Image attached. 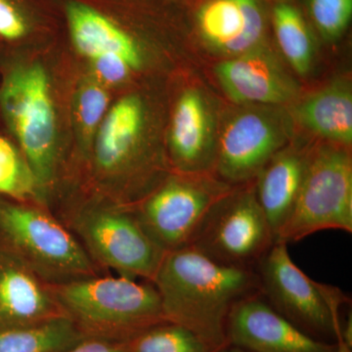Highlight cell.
Instances as JSON below:
<instances>
[{
  "label": "cell",
  "mask_w": 352,
  "mask_h": 352,
  "mask_svg": "<svg viewBox=\"0 0 352 352\" xmlns=\"http://www.w3.org/2000/svg\"><path fill=\"white\" fill-rule=\"evenodd\" d=\"M127 352H208L187 329L173 323L160 324L126 342Z\"/></svg>",
  "instance_id": "obj_21"
},
{
  "label": "cell",
  "mask_w": 352,
  "mask_h": 352,
  "mask_svg": "<svg viewBox=\"0 0 352 352\" xmlns=\"http://www.w3.org/2000/svg\"><path fill=\"white\" fill-rule=\"evenodd\" d=\"M152 284L166 322L193 333L208 352L229 346L227 322L234 305L261 293L256 270L215 263L192 245L166 252Z\"/></svg>",
  "instance_id": "obj_1"
},
{
  "label": "cell",
  "mask_w": 352,
  "mask_h": 352,
  "mask_svg": "<svg viewBox=\"0 0 352 352\" xmlns=\"http://www.w3.org/2000/svg\"><path fill=\"white\" fill-rule=\"evenodd\" d=\"M0 194L18 200L39 195L36 178L23 154L0 136Z\"/></svg>",
  "instance_id": "obj_22"
},
{
  "label": "cell",
  "mask_w": 352,
  "mask_h": 352,
  "mask_svg": "<svg viewBox=\"0 0 352 352\" xmlns=\"http://www.w3.org/2000/svg\"><path fill=\"white\" fill-rule=\"evenodd\" d=\"M338 346H339V349L337 352H351V347L346 346L344 342H338Z\"/></svg>",
  "instance_id": "obj_29"
},
{
  "label": "cell",
  "mask_w": 352,
  "mask_h": 352,
  "mask_svg": "<svg viewBox=\"0 0 352 352\" xmlns=\"http://www.w3.org/2000/svg\"><path fill=\"white\" fill-rule=\"evenodd\" d=\"M97 76L104 82L119 85L127 80L139 67L118 54H104L90 60Z\"/></svg>",
  "instance_id": "obj_26"
},
{
  "label": "cell",
  "mask_w": 352,
  "mask_h": 352,
  "mask_svg": "<svg viewBox=\"0 0 352 352\" xmlns=\"http://www.w3.org/2000/svg\"><path fill=\"white\" fill-rule=\"evenodd\" d=\"M43 280L21 259L0 263V331L67 316Z\"/></svg>",
  "instance_id": "obj_14"
},
{
  "label": "cell",
  "mask_w": 352,
  "mask_h": 352,
  "mask_svg": "<svg viewBox=\"0 0 352 352\" xmlns=\"http://www.w3.org/2000/svg\"><path fill=\"white\" fill-rule=\"evenodd\" d=\"M289 138L291 126L283 113L270 109L241 111L220 134L214 170L222 182L232 186L254 182Z\"/></svg>",
  "instance_id": "obj_10"
},
{
  "label": "cell",
  "mask_w": 352,
  "mask_h": 352,
  "mask_svg": "<svg viewBox=\"0 0 352 352\" xmlns=\"http://www.w3.org/2000/svg\"><path fill=\"white\" fill-rule=\"evenodd\" d=\"M0 230L36 274L60 284L95 276V264L80 241L41 208L0 205Z\"/></svg>",
  "instance_id": "obj_6"
},
{
  "label": "cell",
  "mask_w": 352,
  "mask_h": 352,
  "mask_svg": "<svg viewBox=\"0 0 352 352\" xmlns=\"http://www.w3.org/2000/svg\"><path fill=\"white\" fill-rule=\"evenodd\" d=\"M273 32L282 54L295 72L307 75L311 69L314 41L302 12L293 4L279 2L271 11Z\"/></svg>",
  "instance_id": "obj_20"
},
{
  "label": "cell",
  "mask_w": 352,
  "mask_h": 352,
  "mask_svg": "<svg viewBox=\"0 0 352 352\" xmlns=\"http://www.w3.org/2000/svg\"><path fill=\"white\" fill-rule=\"evenodd\" d=\"M196 27L210 50L228 58L265 44L268 17L263 0H206Z\"/></svg>",
  "instance_id": "obj_13"
},
{
  "label": "cell",
  "mask_w": 352,
  "mask_h": 352,
  "mask_svg": "<svg viewBox=\"0 0 352 352\" xmlns=\"http://www.w3.org/2000/svg\"><path fill=\"white\" fill-rule=\"evenodd\" d=\"M144 117L138 96L124 97L108 111L95 138L94 164L101 175H127L138 168L135 162Z\"/></svg>",
  "instance_id": "obj_16"
},
{
  "label": "cell",
  "mask_w": 352,
  "mask_h": 352,
  "mask_svg": "<svg viewBox=\"0 0 352 352\" xmlns=\"http://www.w3.org/2000/svg\"><path fill=\"white\" fill-rule=\"evenodd\" d=\"M227 96L242 105L276 106L298 97V85L265 45L228 58L215 68Z\"/></svg>",
  "instance_id": "obj_12"
},
{
  "label": "cell",
  "mask_w": 352,
  "mask_h": 352,
  "mask_svg": "<svg viewBox=\"0 0 352 352\" xmlns=\"http://www.w3.org/2000/svg\"><path fill=\"white\" fill-rule=\"evenodd\" d=\"M52 289L65 314L87 338L127 342L166 323L154 285L132 278H80L54 285Z\"/></svg>",
  "instance_id": "obj_2"
},
{
  "label": "cell",
  "mask_w": 352,
  "mask_h": 352,
  "mask_svg": "<svg viewBox=\"0 0 352 352\" xmlns=\"http://www.w3.org/2000/svg\"><path fill=\"white\" fill-rule=\"evenodd\" d=\"M296 117L317 135L349 147L352 143L351 85L339 80L310 95L296 108Z\"/></svg>",
  "instance_id": "obj_18"
},
{
  "label": "cell",
  "mask_w": 352,
  "mask_h": 352,
  "mask_svg": "<svg viewBox=\"0 0 352 352\" xmlns=\"http://www.w3.org/2000/svg\"><path fill=\"white\" fill-rule=\"evenodd\" d=\"M71 222L90 258L122 276L153 281L166 252L146 232L133 208H83Z\"/></svg>",
  "instance_id": "obj_9"
},
{
  "label": "cell",
  "mask_w": 352,
  "mask_h": 352,
  "mask_svg": "<svg viewBox=\"0 0 352 352\" xmlns=\"http://www.w3.org/2000/svg\"><path fill=\"white\" fill-rule=\"evenodd\" d=\"M219 352H248L244 351V349H241L239 347H236L233 346H228L226 347V349H222V351H220Z\"/></svg>",
  "instance_id": "obj_28"
},
{
  "label": "cell",
  "mask_w": 352,
  "mask_h": 352,
  "mask_svg": "<svg viewBox=\"0 0 352 352\" xmlns=\"http://www.w3.org/2000/svg\"><path fill=\"white\" fill-rule=\"evenodd\" d=\"M329 229L352 233V159L337 144L307 153L302 184L276 242L288 245Z\"/></svg>",
  "instance_id": "obj_3"
},
{
  "label": "cell",
  "mask_w": 352,
  "mask_h": 352,
  "mask_svg": "<svg viewBox=\"0 0 352 352\" xmlns=\"http://www.w3.org/2000/svg\"><path fill=\"white\" fill-rule=\"evenodd\" d=\"M307 153L285 147L274 155L256 177V198L274 233L291 214L302 184Z\"/></svg>",
  "instance_id": "obj_17"
},
{
  "label": "cell",
  "mask_w": 352,
  "mask_h": 352,
  "mask_svg": "<svg viewBox=\"0 0 352 352\" xmlns=\"http://www.w3.org/2000/svg\"><path fill=\"white\" fill-rule=\"evenodd\" d=\"M171 159L182 173H207L217 162L212 118L205 97L186 90L178 99L170 133Z\"/></svg>",
  "instance_id": "obj_15"
},
{
  "label": "cell",
  "mask_w": 352,
  "mask_h": 352,
  "mask_svg": "<svg viewBox=\"0 0 352 352\" xmlns=\"http://www.w3.org/2000/svg\"><path fill=\"white\" fill-rule=\"evenodd\" d=\"M250 183L215 204L190 245L215 263L256 270L276 240Z\"/></svg>",
  "instance_id": "obj_8"
},
{
  "label": "cell",
  "mask_w": 352,
  "mask_h": 352,
  "mask_svg": "<svg viewBox=\"0 0 352 352\" xmlns=\"http://www.w3.org/2000/svg\"><path fill=\"white\" fill-rule=\"evenodd\" d=\"M0 109L41 192L52 182L57 162L56 115L45 69L38 64L12 69L0 88Z\"/></svg>",
  "instance_id": "obj_4"
},
{
  "label": "cell",
  "mask_w": 352,
  "mask_h": 352,
  "mask_svg": "<svg viewBox=\"0 0 352 352\" xmlns=\"http://www.w3.org/2000/svg\"><path fill=\"white\" fill-rule=\"evenodd\" d=\"M256 270L261 295L277 312L308 335L333 336L342 342L340 309L349 296L338 287L307 276L294 263L288 245L275 242Z\"/></svg>",
  "instance_id": "obj_5"
},
{
  "label": "cell",
  "mask_w": 352,
  "mask_h": 352,
  "mask_svg": "<svg viewBox=\"0 0 352 352\" xmlns=\"http://www.w3.org/2000/svg\"><path fill=\"white\" fill-rule=\"evenodd\" d=\"M87 339L68 316L0 331V352H56Z\"/></svg>",
  "instance_id": "obj_19"
},
{
  "label": "cell",
  "mask_w": 352,
  "mask_h": 352,
  "mask_svg": "<svg viewBox=\"0 0 352 352\" xmlns=\"http://www.w3.org/2000/svg\"><path fill=\"white\" fill-rule=\"evenodd\" d=\"M56 352H127L126 342L87 338L75 346Z\"/></svg>",
  "instance_id": "obj_27"
},
{
  "label": "cell",
  "mask_w": 352,
  "mask_h": 352,
  "mask_svg": "<svg viewBox=\"0 0 352 352\" xmlns=\"http://www.w3.org/2000/svg\"><path fill=\"white\" fill-rule=\"evenodd\" d=\"M310 18L324 38H340L351 24L352 0H308Z\"/></svg>",
  "instance_id": "obj_24"
},
{
  "label": "cell",
  "mask_w": 352,
  "mask_h": 352,
  "mask_svg": "<svg viewBox=\"0 0 352 352\" xmlns=\"http://www.w3.org/2000/svg\"><path fill=\"white\" fill-rule=\"evenodd\" d=\"M41 0H0V38L16 43L36 32Z\"/></svg>",
  "instance_id": "obj_23"
},
{
  "label": "cell",
  "mask_w": 352,
  "mask_h": 352,
  "mask_svg": "<svg viewBox=\"0 0 352 352\" xmlns=\"http://www.w3.org/2000/svg\"><path fill=\"white\" fill-rule=\"evenodd\" d=\"M229 346L248 352H337L277 312L261 294L236 303L227 322Z\"/></svg>",
  "instance_id": "obj_11"
},
{
  "label": "cell",
  "mask_w": 352,
  "mask_h": 352,
  "mask_svg": "<svg viewBox=\"0 0 352 352\" xmlns=\"http://www.w3.org/2000/svg\"><path fill=\"white\" fill-rule=\"evenodd\" d=\"M109 96L100 85L88 83L76 96V119L80 129L89 136L100 126L108 112Z\"/></svg>",
  "instance_id": "obj_25"
},
{
  "label": "cell",
  "mask_w": 352,
  "mask_h": 352,
  "mask_svg": "<svg viewBox=\"0 0 352 352\" xmlns=\"http://www.w3.org/2000/svg\"><path fill=\"white\" fill-rule=\"evenodd\" d=\"M208 173L173 176L133 208L141 226L163 251L191 245L210 210L233 189Z\"/></svg>",
  "instance_id": "obj_7"
},
{
  "label": "cell",
  "mask_w": 352,
  "mask_h": 352,
  "mask_svg": "<svg viewBox=\"0 0 352 352\" xmlns=\"http://www.w3.org/2000/svg\"><path fill=\"white\" fill-rule=\"evenodd\" d=\"M166 1L175 2V3H182V2L187 1V0H166Z\"/></svg>",
  "instance_id": "obj_30"
}]
</instances>
